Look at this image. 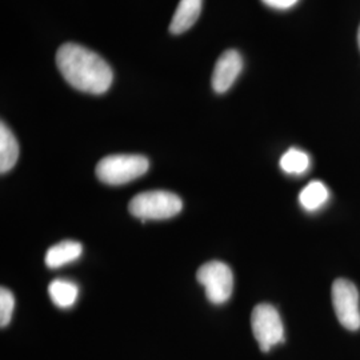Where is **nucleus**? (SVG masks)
Segmentation results:
<instances>
[{"instance_id":"obj_1","label":"nucleus","mask_w":360,"mask_h":360,"mask_svg":"<svg viewBox=\"0 0 360 360\" xmlns=\"http://www.w3.org/2000/svg\"><path fill=\"white\" fill-rule=\"evenodd\" d=\"M56 65L70 86L92 95L107 92L114 80L103 58L77 43H65L58 50Z\"/></svg>"},{"instance_id":"obj_2","label":"nucleus","mask_w":360,"mask_h":360,"mask_svg":"<svg viewBox=\"0 0 360 360\" xmlns=\"http://www.w3.org/2000/svg\"><path fill=\"white\" fill-rule=\"evenodd\" d=\"M150 168V162L142 155H110L96 166V176L110 186H122L143 176Z\"/></svg>"},{"instance_id":"obj_3","label":"nucleus","mask_w":360,"mask_h":360,"mask_svg":"<svg viewBox=\"0 0 360 360\" xmlns=\"http://www.w3.org/2000/svg\"><path fill=\"white\" fill-rule=\"evenodd\" d=\"M183 208V202L178 195L168 191H147L138 193L129 202V212L141 219L147 220H165L174 218Z\"/></svg>"},{"instance_id":"obj_4","label":"nucleus","mask_w":360,"mask_h":360,"mask_svg":"<svg viewBox=\"0 0 360 360\" xmlns=\"http://www.w3.org/2000/svg\"><path fill=\"white\" fill-rule=\"evenodd\" d=\"M251 328L263 352H269L271 348L284 342L282 318L278 309L271 304L262 303L254 309L251 314Z\"/></svg>"},{"instance_id":"obj_5","label":"nucleus","mask_w":360,"mask_h":360,"mask_svg":"<svg viewBox=\"0 0 360 360\" xmlns=\"http://www.w3.org/2000/svg\"><path fill=\"white\" fill-rule=\"evenodd\" d=\"M196 279L205 287L207 299L211 303L223 304L231 297L233 275L226 263L219 260L208 262L198 270Z\"/></svg>"},{"instance_id":"obj_6","label":"nucleus","mask_w":360,"mask_h":360,"mask_svg":"<svg viewBox=\"0 0 360 360\" xmlns=\"http://www.w3.org/2000/svg\"><path fill=\"white\" fill-rule=\"evenodd\" d=\"M335 315L349 331L360 328L359 292L356 285L347 279H336L331 290Z\"/></svg>"},{"instance_id":"obj_7","label":"nucleus","mask_w":360,"mask_h":360,"mask_svg":"<svg viewBox=\"0 0 360 360\" xmlns=\"http://www.w3.org/2000/svg\"><path fill=\"white\" fill-rule=\"evenodd\" d=\"M243 68V59L235 50H227L220 55L212 72V89L218 94L230 90Z\"/></svg>"},{"instance_id":"obj_8","label":"nucleus","mask_w":360,"mask_h":360,"mask_svg":"<svg viewBox=\"0 0 360 360\" xmlns=\"http://www.w3.org/2000/svg\"><path fill=\"white\" fill-rule=\"evenodd\" d=\"M203 0H180L169 23V32L179 35L196 23L202 11Z\"/></svg>"},{"instance_id":"obj_9","label":"nucleus","mask_w":360,"mask_h":360,"mask_svg":"<svg viewBox=\"0 0 360 360\" xmlns=\"http://www.w3.org/2000/svg\"><path fill=\"white\" fill-rule=\"evenodd\" d=\"M83 245L74 240H65L52 245L46 252V264L50 269H60L82 257Z\"/></svg>"},{"instance_id":"obj_10","label":"nucleus","mask_w":360,"mask_h":360,"mask_svg":"<svg viewBox=\"0 0 360 360\" xmlns=\"http://www.w3.org/2000/svg\"><path fill=\"white\" fill-rule=\"evenodd\" d=\"M19 159V144L13 134L3 122L0 124V172L11 171Z\"/></svg>"},{"instance_id":"obj_11","label":"nucleus","mask_w":360,"mask_h":360,"mask_svg":"<svg viewBox=\"0 0 360 360\" xmlns=\"http://www.w3.org/2000/svg\"><path fill=\"white\" fill-rule=\"evenodd\" d=\"M52 303L60 309H70L77 303L79 287L77 283L65 279H55L49 285Z\"/></svg>"},{"instance_id":"obj_12","label":"nucleus","mask_w":360,"mask_h":360,"mask_svg":"<svg viewBox=\"0 0 360 360\" xmlns=\"http://www.w3.org/2000/svg\"><path fill=\"white\" fill-rule=\"evenodd\" d=\"M330 198V191L321 180H312L302 190L299 195V202L304 210L309 212L319 210L326 205Z\"/></svg>"},{"instance_id":"obj_13","label":"nucleus","mask_w":360,"mask_h":360,"mask_svg":"<svg viewBox=\"0 0 360 360\" xmlns=\"http://www.w3.org/2000/svg\"><path fill=\"white\" fill-rule=\"evenodd\" d=\"M309 167V154L299 148H290L281 158V168L288 175H302Z\"/></svg>"},{"instance_id":"obj_14","label":"nucleus","mask_w":360,"mask_h":360,"mask_svg":"<svg viewBox=\"0 0 360 360\" xmlns=\"http://www.w3.org/2000/svg\"><path fill=\"white\" fill-rule=\"evenodd\" d=\"M15 309V296L8 288L1 287L0 290V326L7 327L13 319Z\"/></svg>"},{"instance_id":"obj_15","label":"nucleus","mask_w":360,"mask_h":360,"mask_svg":"<svg viewBox=\"0 0 360 360\" xmlns=\"http://www.w3.org/2000/svg\"><path fill=\"white\" fill-rule=\"evenodd\" d=\"M266 6L276 10H288L294 7L299 0H262Z\"/></svg>"},{"instance_id":"obj_16","label":"nucleus","mask_w":360,"mask_h":360,"mask_svg":"<svg viewBox=\"0 0 360 360\" xmlns=\"http://www.w3.org/2000/svg\"><path fill=\"white\" fill-rule=\"evenodd\" d=\"M358 43H359V49H360V26H359V31H358Z\"/></svg>"}]
</instances>
